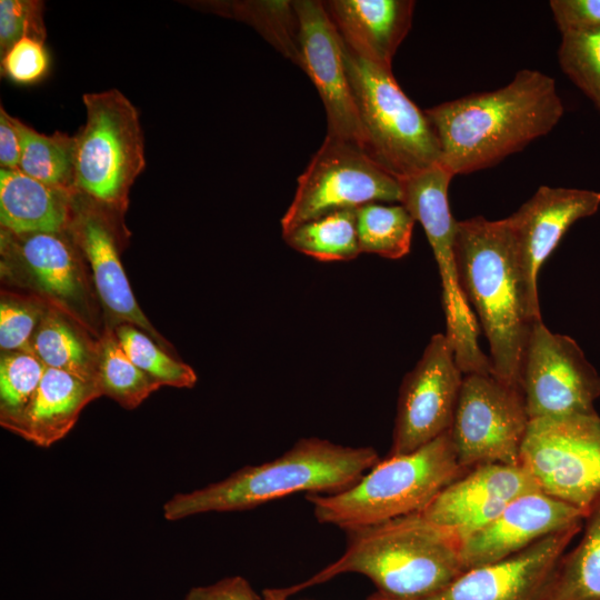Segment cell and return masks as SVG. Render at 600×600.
I'll return each instance as SVG.
<instances>
[{"instance_id":"cell-1","label":"cell","mask_w":600,"mask_h":600,"mask_svg":"<svg viewBox=\"0 0 600 600\" xmlns=\"http://www.w3.org/2000/svg\"><path fill=\"white\" fill-rule=\"evenodd\" d=\"M439 141L441 164L454 176L491 167L548 134L563 104L554 80L522 69L506 86L424 110Z\"/></svg>"},{"instance_id":"cell-2","label":"cell","mask_w":600,"mask_h":600,"mask_svg":"<svg viewBox=\"0 0 600 600\" xmlns=\"http://www.w3.org/2000/svg\"><path fill=\"white\" fill-rule=\"evenodd\" d=\"M461 543L453 531L417 512L349 531L346 550L336 561L298 584L273 590L287 600L340 574L359 573L382 597L417 599L439 591L464 571Z\"/></svg>"},{"instance_id":"cell-3","label":"cell","mask_w":600,"mask_h":600,"mask_svg":"<svg viewBox=\"0 0 600 600\" xmlns=\"http://www.w3.org/2000/svg\"><path fill=\"white\" fill-rule=\"evenodd\" d=\"M458 277L490 347L493 376L520 388V369L533 322L527 314L517 248L508 218L458 221Z\"/></svg>"},{"instance_id":"cell-4","label":"cell","mask_w":600,"mask_h":600,"mask_svg":"<svg viewBox=\"0 0 600 600\" xmlns=\"http://www.w3.org/2000/svg\"><path fill=\"white\" fill-rule=\"evenodd\" d=\"M379 461L372 447L302 438L273 460L174 494L163 504V517L177 521L207 512L248 510L297 492L334 493L352 486Z\"/></svg>"},{"instance_id":"cell-5","label":"cell","mask_w":600,"mask_h":600,"mask_svg":"<svg viewBox=\"0 0 600 600\" xmlns=\"http://www.w3.org/2000/svg\"><path fill=\"white\" fill-rule=\"evenodd\" d=\"M450 431L418 450L388 456L334 493H308L316 519L347 532L420 512L462 476Z\"/></svg>"},{"instance_id":"cell-6","label":"cell","mask_w":600,"mask_h":600,"mask_svg":"<svg viewBox=\"0 0 600 600\" xmlns=\"http://www.w3.org/2000/svg\"><path fill=\"white\" fill-rule=\"evenodd\" d=\"M343 51L363 151L399 180L441 163L431 123L402 91L391 68L360 58L344 42Z\"/></svg>"},{"instance_id":"cell-7","label":"cell","mask_w":600,"mask_h":600,"mask_svg":"<svg viewBox=\"0 0 600 600\" xmlns=\"http://www.w3.org/2000/svg\"><path fill=\"white\" fill-rule=\"evenodd\" d=\"M82 100L87 118L74 136L73 192L120 212L146 166L139 112L117 89L84 93Z\"/></svg>"},{"instance_id":"cell-8","label":"cell","mask_w":600,"mask_h":600,"mask_svg":"<svg viewBox=\"0 0 600 600\" xmlns=\"http://www.w3.org/2000/svg\"><path fill=\"white\" fill-rule=\"evenodd\" d=\"M453 173L441 163L400 179L401 204L423 227L442 286L446 336L463 374L493 373L490 357L478 341L479 328L458 277L456 236L458 221L451 214L448 189Z\"/></svg>"},{"instance_id":"cell-9","label":"cell","mask_w":600,"mask_h":600,"mask_svg":"<svg viewBox=\"0 0 600 600\" xmlns=\"http://www.w3.org/2000/svg\"><path fill=\"white\" fill-rule=\"evenodd\" d=\"M520 463L542 492L586 517L600 504V416L531 420Z\"/></svg>"},{"instance_id":"cell-10","label":"cell","mask_w":600,"mask_h":600,"mask_svg":"<svg viewBox=\"0 0 600 600\" xmlns=\"http://www.w3.org/2000/svg\"><path fill=\"white\" fill-rule=\"evenodd\" d=\"M399 179L361 148L326 136L298 178L291 204L280 220L282 232L329 212L371 202L401 203Z\"/></svg>"},{"instance_id":"cell-11","label":"cell","mask_w":600,"mask_h":600,"mask_svg":"<svg viewBox=\"0 0 600 600\" xmlns=\"http://www.w3.org/2000/svg\"><path fill=\"white\" fill-rule=\"evenodd\" d=\"M530 419L521 389L493 374L463 376L450 436L459 464H520Z\"/></svg>"},{"instance_id":"cell-12","label":"cell","mask_w":600,"mask_h":600,"mask_svg":"<svg viewBox=\"0 0 600 600\" xmlns=\"http://www.w3.org/2000/svg\"><path fill=\"white\" fill-rule=\"evenodd\" d=\"M519 384L530 421L597 413L600 374L572 338L542 319L531 326Z\"/></svg>"},{"instance_id":"cell-13","label":"cell","mask_w":600,"mask_h":600,"mask_svg":"<svg viewBox=\"0 0 600 600\" xmlns=\"http://www.w3.org/2000/svg\"><path fill=\"white\" fill-rule=\"evenodd\" d=\"M463 373L446 333H436L400 386L388 456L413 452L449 431Z\"/></svg>"},{"instance_id":"cell-14","label":"cell","mask_w":600,"mask_h":600,"mask_svg":"<svg viewBox=\"0 0 600 600\" xmlns=\"http://www.w3.org/2000/svg\"><path fill=\"white\" fill-rule=\"evenodd\" d=\"M583 522L502 560L463 571L437 592L411 600H544L557 566ZM368 600H392L379 593Z\"/></svg>"},{"instance_id":"cell-15","label":"cell","mask_w":600,"mask_h":600,"mask_svg":"<svg viewBox=\"0 0 600 600\" xmlns=\"http://www.w3.org/2000/svg\"><path fill=\"white\" fill-rule=\"evenodd\" d=\"M599 207L598 191L542 186L508 217L531 322L541 320L537 281L543 262L569 228L596 213Z\"/></svg>"},{"instance_id":"cell-16","label":"cell","mask_w":600,"mask_h":600,"mask_svg":"<svg viewBox=\"0 0 600 600\" xmlns=\"http://www.w3.org/2000/svg\"><path fill=\"white\" fill-rule=\"evenodd\" d=\"M299 21L302 68L326 110L327 136L363 150V134L344 62L343 41L324 3L293 1Z\"/></svg>"},{"instance_id":"cell-17","label":"cell","mask_w":600,"mask_h":600,"mask_svg":"<svg viewBox=\"0 0 600 600\" xmlns=\"http://www.w3.org/2000/svg\"><path fill=\"white\" fill-rule=\"evenodd\" d=\"M539 490L521 463H486L450 482L419 513L463 540L490 522L510 501Z\"/></svg>"},{"instance_id":"cell-18","label":"cell","mask_w":600,"mask_h":600,"mask_svg":"<svg viewBox=\"0 0 600 600\" xmlns=\"http://www.w3.org/2000/svg\"><path fill=\"white\" fill-rule=\"evenodd\" d=\"M579 509L542 491L516 498L484 527L462 540L464 571L508 558L536 541L583 522Z\"/></svg>"},{"instance_id":"cell-19","label":"cell","mask_w":600,"mask_h":600,"mask_svg":"<svg viewBox=\"0 0 600 600\" xmlns=\"http://www.w3.org/2000/svg\"><path fill=\"white\" fill-rule=\"evenodd\" d=\"M69 230L91 267L98 294L109 311L162 340L132 293L119 258L111 212L73 192Z\"/></svg>"},{"instance_id":"cell-20","label":"cell","mask_w":600,"mask_h":600,"mask_svg":"<svg viewBox=\"0 0 600 600\" xmlns=\"http://www.w3.org/2000/svg\"><path fill=\"white\" fill-rule=\"evenodd\" d=\"M326 10L344 44L360 58L391 68L408 34L416 2L412 0H330Z\"/></svg>"},{"instance_id":"cell-21","label":"cell","mask_w":600,"mask_h":600,"mask_svg":"<svg viewBox=\"0 0 600 600\" xmlns=\"http://www.w3.org/2000/svg\"><path fill=\"white\" fill-rule=\"evenodd\" d=\"M100 396L96 383L46 368L31 401L6 429L36 446L48 448L68 434L83 408Z\"/></svg>"},{"instance_id":"cell-22","label":"cell","mask_w":600,"mask_h":600,"mask_svg":"<svg viewBox=\"0 0 600 600\" xmlns=\"http://www.w3.org/2000/svg\"><path fill=\"white\" fill-rule=\"evenodd\" d=\"M73 191L40 182L18 169H0V223L14 234L69 229Z\"/></svg>"},{"instance_id":"cell-23","label":"cell","mask_w":600,"mask_h":600,"mask_svg":"<svg viewBox=\"0 0 600 600\" xmlns=\"http://www.w3.org/2000/svg\"><path fill=\"white\" fill-rule=\"evenodd\" d=\"M2 248L13 252L39 287L60 300L80 294L78 264L71 243L62 233L14 234L2 229Z\"/></svg>"},{"instance_id":"cell-24","label":"cell","mask_w":600,"mask_h":600,"mask_svg":"<svg viewBox=\"0 0 600 600\" xmlns=\"http://www.w3.org/2000/svg\"><path fill=\"white\" fill-rule=\"evenodd\" d=\"M578 546L559 561L544 600H600V504L583 519Z\"/></svg>"},{"instance_id":"cell-25","label":"cell","mask_w":600,"mask_h":600,"mask_svg":"<svg viewBox=\"0 0 600 600\" xmlns=\"http://www.w3.org/2000/svg\"><path fill=\"white\" fill-rule=\"evenodd\" d=\"M203 6L218 14L249 23L287 59L302 68L299 21L293 1H218Z\"/></svg>"},{"instance_id":"cell-26","label":"cell","mask_w":600,"mask_h":600,"mask_svg":"<svg viewBox=\"0 0 600 600\" xmlns=\"http://www.w3.org/2000/svg\"><path fill=\"white\" fill-rule=\"evenodd\" d=\"M286 243L319 261H347L360 252L356 209L329 212L282 232Z\"/></svg>"},{"instance_id":"cell-27","label":"cell","mask_w":600,"mask_h":600,"mask_svg":"<svg viewBox=\"0 0 600 600\" xmlns=\"http://www.w3.org/2000/svg\"><path fill=\"white\" fill-rule=\"evenodd\" d=\"M21 156L18 170L48 186L73 191L74 137L48 136L20 121Z\"/></svg>"},{"instance_id":"cell-28","label":"cell","mask_w":600,"mask_h":600,"mask_svg":"<svg viewBox=\"0 0 600 600\" xmlns=\"http://www.w3.org/2000/svg\"><path fill=\"white\" fill-rule=\"evenodd\" d=\"M361 253L400 259L410 251L416 220L403 204L371 202L356 209Z\"/></svg>"},{"instance_id":"cell-29","label":"cell","mask_w":600,"mask_h":600,"mask_svg":"<svg viewBox=\"0 0 600 600\" xmlns=\"http://www.w3.org/2000/svg\"><path fill=\"white\" fill-rule=\"evenodd\" d=\"M31 352L47 367L96 383L97 366L72 328L53 313L42 314L31 339Z\"/></svg>"},{"instance_id":"cell-30","label":"cell","mask_w":600,"mask_h":600,"mask_svg":"<svg viewBox=\"0 0 600 600\" xmlns=\"http://www.w3.org/2000/svg\"><path fill=\"white\" fill-rule=\"evenodd\" d=\"M96 366L100 393L126 409L137 408L161 387L131 361L112 333L106 336Z\"/></svg>"},{"instance_id":"cell-31","label":"cell","mask_w":600,"mask_h":600,"mask_svg":"<svg viewBox=\"0 0 600 600\" xmlns=\"http://www.w3.org/2000/svg\"><path fill=\"white\" fill-rule=\"evenodd\" d=\"M116 337L131 361L161 386L192 388L196 384L197 374L190 366L172 359L136 327L120 326Z\"/></svg>"},{"instance_id":"cell-32","label":"cell","mask_w":600,"mask_h":600,"mask_svg":"<svg viewBox=\"0 0 600 600\" xmlns=\"http://www.w3.org/2000/svg\"><path fill=\"white\" fill-rule=\"evenodd\" d=\"M46 366L32 353L14 351L0 362V423L7 428L24 411L36 393Z\"/></svg>"},{"instance_id":"cell-33","label":"cell","mask_w":600,"mask_h":600,"mask_svg":"<svg viewBox=\"0 0 600 600\" xmlns=\"http://www.w3.org/2000/svg\"><path fill=\"white\" fill-rule=\"evenodd\" d=\"M561 36L558 61L562 71L600 111V28Z\"/></svg>"},{"instance_id":"cell-34","label":"cell","mask_w":600,"mask_h":600,"mask_svg":"<svg viewBox=\"0 0 600 600\" xmlns=\"http://www.w3.org/2000/svg\"><path fill=\"white\" fill-rule=\"evenodd\" d=\"M46 36L42 1H0V57L22 38L44 42Z\"/></svg>"},{"instance_id":"cell-35","label":"cell","mask_w":600,"mask_h":600,"mask_svg":"<svg viewBox=\"0 0 600 600\" xmlns=\"http://www.w3.org/2000/svg\"><path fill=\"white\" fill-rule=\"evenodd\" d=\"M49 64L43 42L22 38L1 57V74L18 84H33L47 74Z\"/></svg>"},{"instance_id":"cell-36","label":"cell","mask_w":600,"mask_h":600,"mask_svg":"<svg viewBox=\"0 0 600 600\" xmlns=\"http://www.w3.org/2000/svg\"><path fill=\"white\" fill-rule=\"evenodd\" d=\"M37 307L13 300L0 304V347L4 351L31 352V339L41 319Z\"/></svg>"},{"instance_id":"cell-37","label":"cell","mask_w":600,"mask_h":600,"mask_svg":"<svg viewBox=\"0 0 600 600\" xmlns=\"http://www.w3.org/2000/svg\"><path fill=\"white\" fill-rule=\"evenodd\" d=\"M549 6L561 34L600 28V0H551Z\"/></svg>"},{"instance_id":"cell-38","label":"cell","mask_w":600,"mask_h":600,"mask_svg":"<svg viewBox=\"0 0 600 600\" xmlns=\"http://www.w3.org/2000/svg\"><path fill=\"white\" fill-rule=\"evenodd\" d=\"M183 600H261L247 579L232 576L191 588Z\"/></svg>"},{"instance_id":"cell-39","label":"cell","mask_w":600,"mask_h":600,"mask_svg":"<svg viewBox=\"0 0 600 600\" xmlns=\"http://www.w3.org/2000/svg\"><path fill=\"white\" fill-rule=\"evenodd\" d=\"M20 120L0 107V167L18 169L21 156Z\"/></svg>"},{"instance_id":"cell-40","label":"cell","mask_w":600,"mask_h":600,"mask_svg":"<svg viewBox=\"0 0 600 600\" xmlns=\"http://www.w3.org/2000/svg\"><path fill=\"white\" fill-rule=\"evenodd\" d=\"M263 600H284L281 597H279L273 589H267L264 591Z\"/></svg>"}]
</instances>
